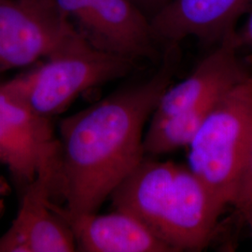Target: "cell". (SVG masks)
I'll return each instance as SVG.
<instances>
[{
	"instance_id": "30bf717a",
	"label": "cell",
	"mask_w": 252,
	"mask_h": 252,
	"mask_svg": "<svg viewBox=\"0 0 252 252\" xmlns=\"http://www.w3.org/2000/svg\"><path fill=\"white\" fill-rule=\"evenodd\" d=\"M252 0H170L151 19L158 45L177 48L188 37L220 43L235 31V23Z\"/></svg>"
},
{
	"instance_id": "7a4b0ae2",
	"label": "cell",
	"mask_w": 252,
	"mask_h": 252,
	"mask_svg": "<svg viewBox=\"0 0 252 252\" xmlns=\"http://www.w3.org/2000/svg\"><path fill=\"white\" fill-rule=\"evenodd\" d=\"M110 198L141 220L173 252H200L224 209L187 165L145 156Z\"/></svg>"
},
{
	"instance_id": "9a60e30c",
	"label": "cell",
	"mask_w": 252,
	"mask_h": 252,
	"mask_svg": "<svg viewBox=\"0 0 252 252\" xmlns=\"http://www.w3.org/2000/svg\"><path fill=\"white\" fill-rule=\"evenodd\" d=\"M239 212L242 214V216L245 219L248 227L251 231L252 237V200L250 203H248Z\"/></svg>"
},
{
	"instance_id": "4fadbf2b",
	"label": "cell",
	"mask_w": 252,
	"mask_h": 252,
	"mask_svg": "<svg viewBox=\"0 0 252 252\" xmlns=\"http://www.w3.org/2000/svg\"><path fill=\"white\" fill-rule=\"evenodd\" d=\"M234 39L240 50L247 49L252 52V9L242 28L235 30Z\"/></svg>"
},
{
	"instance_id": "ba28073f",
	"label": "cell",
	"mask_w": 252,
	"mask_h": 252,
	"mask_svg": "<svg viewBox=\"0 0 252 252\" xmlns=\"http://www.w3.org/2000/svg\"><path fill=\"white\" fill-rule=\"evenodd\" d=\"M59 153L46 161L22 191L18 213L0 236V252H72L70 228L52 207Z\"/></svg>"
},
{
	"instance_id": "5b68a950",
	"label": "cell",
	"mask_w": 252,
	"mask_h": 252,
	"mask_svg": "<svg viewBox=\"0 0 252 252\" xmlns=\"http://www.w3.org/2000/svg\"><path fill=\"white\" fill-rule=\"evenodd\" d=\"M91 45L135 62L157 55L151 20L131 0H56Z\"/></svg>"
},
{
	"instance_id": "52a82bcc",
	"label": "cell",
	"mask_w": 252,
	"mask_h": 252,
	"mask_svg": "<svg viewBox=\"0 0 252 252\" xmlns=\"http://www.w3.org/2000/svg\"><path fill=\"white\" fill-rule=\"evenodd\" d=\"M76 33L56 0H0V49L9 70L45 59Z\"/></svg>"
},
{
	"instance_id": "5bb4252c",
	"label": "cell",
	"mask_w": 252,
	"mask_h": 252,
	"mask_svg": "<svg viewBox=\"0 0 252 252\" xmlns=\"http://www.w3.org/2000/svg\"><path fill=\"white\" fill-rule=\"evenodd\" d=\"M148 18H153L170 0H131Z\"/></svg>"
},
{
	"instance_id": "8fae6325",
	"label": "cell",
	"mask_w": 252,
	"mask_h": 252,
	"mask_svg": "<svg viewBox=\"0 0 252 252\" xmlns=\"http://www.w3.org/2000/svg\"><path fill=\"white\" fill-rule=\"evenodd\" d=\"M52 207L70 228L79 252H173L141 220L124 210L71 215L54 201Z\"/></svg>"
},
{
	"instance_id": "9c48e42d",
	"label": "cell",
	"mask_w": 252,
	"mask_h": 252,
	"mask_svg": "<svg viewBox=\"0 0 252 252\" xmlns=\"http://www.w3.org/2000/svg\"><path fill=\"white\" fill-rule=\"evenodd\" d=\"M234 32L220 41L188 77L166 88L150 122L213 104L252 75L239 57Z\"/></svg>"
},
{
	"instance_id": "6da1fadb",
	"label": "cell",
	"mask_w": 252,
	"mask_h": 252,
	"mask_svg": "<svg viewBox=\"0 0 252 252\" xmlns=\"http://www.w3.org/2000/svg\"><path fill=\"white\" fill-rule=\"evenodd\" d=\"M177 49L149 80L116 91L63 119L54 195L71 215L95 213L145 157V126L171 84Z\"/></svg>"
},
{
	"instance_id": "7c38bea8",
	"label": "cell",
	"mask_w": 252,
	"mask_h": 252,
	"mask_svg": "<svg viewBox=\"0 0 252 252\" xmlns=\"http://www.w3.org/2000/svg\"><path fill=\"white\" fill-rule=\"evenodd\" d=\"M252 200V135L243 173L232 206L239 212Z\"/></svg>"
},
{
	"instance_id": "3957f363",
	"label": "cell",
	"mask_w": 252,
	"mask_h": 252,
	"mask_svg": "<svg viewBox=\"0 0 252 252\" xmlns=\"http://www.w3.org/2000/svg\"><path fill=\"white\" fill-rule=\"evenodd\" d=\"M252 135V74L217 102L187 148L188 166L225 209L232 206Z\"/></svg>"
},
{
	"instance_id": "2e32d148",
	"label": "cell",
	"mask_w": 252,
	"mask_h": 252,
	"mask_svg": "<svg viewBox=\"0 0 252 252\" xmlns=\"http://www.w3.org/2000/svg\"><path fill=\"white\" fill-rule=\"evenodd\" d=\"M9 71V66L6 63V60L4 58V55L2 54V51L0 49V74Z\"/></svg>"
},
{
	"instance_id": "277c9868",
	"label": "cell",
	"mask_w": 252,
	"mask_h": 252,
	"mask_svg": "<svg viewBox=\"0 0 252 252\" xmlns=\"http://www.w3.org/2000/svg\"><path fill=\"white\" fill-rule=\"evenodd\" d=\"M45 60L14 79L29 106L48 119L62 113L82 93L125 77L135 64L94 48L79 32Z\"/></svg>"
},
{
	"instance_id": "8992f818",
	"label": "cell",
	"mask_w": 252,
	"mask_h": 252,
	"mask_svg": "<svg viewBox=\"0 0 252 252\" xmlns=\"http://www.w3.org/2000/svg\"><path fill=\"white\" fill-rule=\"evenodd\" d=\"M59 153L51 119L36 113L14 78L0 83V162L6 164L21 191L40 166Z\"/></svg>"
}]
</instances>
